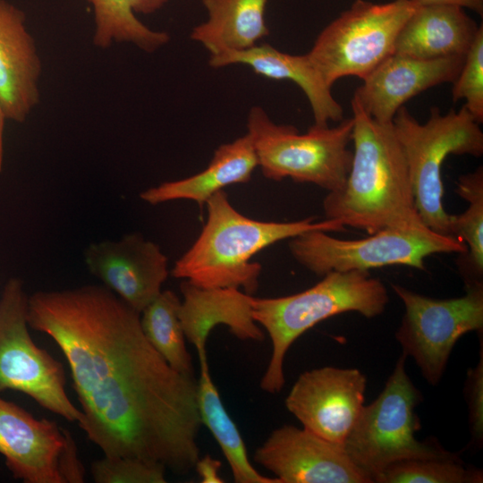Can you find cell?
Here are the masks:
<instances>
[{"mask_svg":"<svg viewBox=\"0 0 483 483\" xmlns=\"http://www.w3.org/2000/svg\"><path fill=\"white\" fill-rule=\"evenodd\" d=\"M366 386L357 369L326 366L301 373L284 403L304 428L343 446L364 406Z\"/></svg>","mask_w":483,"mask_h":483,"instance_id":"13","label":"cell"},{"mask_svg":"<svg viewBox=\"0 0 483 483\" xmlns=\"http://www.w3.org/2000/svg\"><path fill=\"white\" fill-rule=\"evenodd\" d=\"M479 29L462 8L417 6L401 29L393 54L419 59L465 56Z\"/></svg>","mask_w":483,"mask_h":483,"instance_id":"20","label":"cell"},{"mask_svg":"<svg viewBox=\"0 0 483 483\" xmlns=\"http://www.w3.org/2000/svg\"><path fill=\"white\" fill-rule=\"evenodd\" d=\"M180 304L174 292L161 291L140 313L141 328L149 343L174 370L195 376L179 318Z\"/></svg>","mask_w":483,"mask_h":483,"instance_id":"26","label":"cell"},{"mask_svg":"<svg viewBox=\"0 0 483 483\" xmlns=\"http://www.w3.org/2000/svg\"><path fill=\"white\" fill-rule=\"evenodd\" d=\"M166 471L161 463L136 457L104 455L91 465L97 483H165Z\"/></svg>","mask_w":483,"mask_h":483,"instance_id":"29","label":"cell"},{"mask_svg":"<svg viewBox=\"0 0 483 483\" xmlns=\"http://www.w3.org/2000/svg\"><path fill=\"white\" fill-rule=\"evenodd\" d=\"M392 124L405 156L415 207L422 223L436 233L450 236V214L443 203L441 167L450 155L482 156L479 123L464 106L445 114L434 106L424 123L402 106Z\"/></svg>","mask_w":483,"mask_h":483,"instance_id":"5","label":"cell"},{"mask_svg":"<svg viewBox=\"0 0 483 483\" xmlns=\"http://www.w3.org/2000/svg\"><path fill=\"white\" fill-rule=\"evenodd\" d=\"M416 7L411 0H355L321 30L307 54L330 87L343 77L363 80L394 53Z\"/></svg>","mask_w":483,"mask_h":483,"instance_id":"9","label":"cell"},{"mask_svg":"<svg viewBox=\"0 0 483 483\" xmlns=\"http://www.w3.org/2000/svg\"><path fill=\"white\" fill-rule=\"evenodd\" d=\"M30 328L64 355L81 406L78 424L105 456L136 457L186 475L199 458L198 379L147 340L140 313L103 285L29 296Z\"/></svg>","mask_w":483,"mask_h":483,"instance_id":"1","label":"cell"},{"mask_svg":"<svg viewBox=\"0 0 483 483\" xmlns=\"http://www.w3.org/2000/svg\"><path fill=\"white\" fill-rule=\"evenodd\" d=\"M406 358L402 353L384 389L373 402L363 406L343 443L348 457L372 482L401 461L457 456L438 445L416 439L420 421L415 408L422 395L405 371Z\"/></svg>","mask_w":483,"mask_h":483,"instance_id":"7","label":"cell"},{"mask_svg":"<svg viewBox=\"0 0 483 483\" xmlns=\"http://www.w3.org/2000/svg\"><path fill=\"white\" fill-rule=\"evenodd\" d=\"M198 406L201 423L211 432L227 460L236 483H281L260 474L250 463L244 441L226 411L214 384L207 356L199 357Z\"/></svg>","mask_w":483,"mask_h":483,"instance_id":"24","label":"cell"},{"mask_svg":"<svg viewBox=\"0 0 483 483\" xmlns=\"http://www.w3.org/2000/svg\"><path fill=\"white\" fill-rule=\"evenodd\" d=\"M41 72L24 13L0 0V104L7 119L22 123L38 104Z\"/></svg>","mask_w":483,"mask_h":483,"instance_id":"17","label":"cell"},{"mask_svg":"<svg viewBox=\"0 0 483 483\" xmlns=\"http://www.w3.org/2000/svg\"><path fill=\"white\" fill-rule=\"evenodd\" d=\"M183 297L179 318L185 338L198 356L207 355L209 332L219 324L241 340L262 341L264 333L251 316L250 296L236 288L202 289L187 281L181 284Z\"/></svg>","mask_w":483,"mask_h":483,"instance_id":"19","label":"cell"},{"mask_svg":"<svg viewBox=\"0 0 483 483\" xmlns=\"http://www.w3.org/2000/svg\"><path fill=\"white\" fill-rule=\"evenodd\" d=\"M88 1L94 13L92 41L98 48H108L114 43H130L147 53H153L170 40L166 32L148 28L136 16V13H153L168 0Z\"/></svg>","mask_w":483,"mask_h":483,"instance_id":"23","label":"cell"},{"mask_svg":"<svg viewBox=\"0 0 483 483\" xmlns=\"http://www.w3.org/2000/svg\"><path fill=\"white\" fill-rule=\"evenodd\" d=\"M416 6L451 5L470 9L482 16L483 0H411Z\"/></svg>","mask_w":483,"mask_h":483,"instance_id":"32","label":"cell"},{"mask_svg":"<svg viewBox=\"0 0 483 483\" xmlns=\"http://www.w3.org/2000/svg\"><path fill=\"white\" fill-rule=\"evenodd\" d=\"M0 454L25 483H81L85 470L69 431L0 396Z\"/></svg>","mask_w":483,"mask_h":483,"instance_id":"12","label":"cell"},{"mask_svg":"<svg viewBox=\"0 0 483 483\" xmlns=\"http://www.w3.org/2000/svg\"><path fill=\"white\" fill-rule=\"evenodd\" d=\"M452 99L464 100V107L479 124L483 122V26L464 57L463 65L453 82Z\"/></svg>","mask_w":483,"mask_h":483,"instance_id":"28","label":"cell"},{"mask_svg":"<svg viewBox=\"0 0 483 483\" xmlns=\"http://www.w3.org/2000/svg\"><path fill=\"white\" fill-rule=\"evenodd\" d=\"M220 467L221 462L219 461L206 455L199 458L194 469L202 483H222L224 480L219 475Z\"/></svg>","mask_w":483,"mask_h":483,"instance_id":"31","label":"cell"},{"mask_svg":"<svg viewBox=\"0 0 483 483\" xmlns=\"http://www.w3.org/2000/svg\"><path fill=\"white\" fill-rule=\"evenodd\" d=\"M352 129L351 117L334 127L313 124L301 133L293 125L275 123L258 106L250 109L247 118V133L266 178H290L327 192L340 190L347 179L352 160L348 148Z\"/></svg>","mask_w":483,"mask_h":483,"instance_id":"6","label":"cell"},{"mask_svg":"<svg viewBox=\"0 0 483 483\" xmlns=\"http://www.w3.org/2000/svg\"><path fill=\"white\" fill-rule=\"evenodd\" d=\"M267 0H202L208 19L195 26L191 38L209 56L250 49L269 35Z\"/></svg>","mask_w":483,"mask_h":483,"instance_id":"22","label":"cell"},{"mask_svg":"<svg viewBox=\"0 0 483 483\" xmlns=\"http://www.w3.org/2000/svg\"><path fill=\"white\" fill-rule=\"evenodd\" d=\"M206 207L208 218L199 237L171 270L174 277L202 289L242 288L252 295L262 267L251 258L258 251L309 231L345 229L337 220L312 216L291 222L252 219L236 210L223 190Z\"/></svg>","mask_w":483,"mask_h":483,"instance_id":"3","label":"cell"},{"mask_svg":"<svg viewBox=\"0 0 483 483\" xmlns=\"http://www.w3.org/2000/svg\"><path fill=\"white\" fill-rule=\"evenodd\" d=\"M6 119L5 113L0 104V172L3 169L4 164V130Z\"/></svg>","mask_w":483,"mask_h":483,"instance_id":"33","label":"cell"},{"mask_svg":"<svg viewBox=\"0 0 483 483\" xmlns=\"http://www.w3.org/2000/svg\"><path fill=\"white\" fill-rule=\"evenodd\" d=\"M391 287L405 309L396 340L427 382L436 386L456 342L469 332L483 331V282L465 284L466 293L450 299L428 297L395 284Z\"/></svg>","mask_w":483,"mask_h":483,"instance_id":"11","label":"cell"},{"mask_svg":"<svg viewBox=\"0 0 483 483\" xmlns=\"http://www.w3.org/2000/svg\"><path fill=\"white\" fill-rule=\"evenodd\" d=\"M258 159L249 133L220 145L208 165L191 176L165 182L143 191L140 197L146 203L157 205L177 199L196 202L200 208L225 187L250 181Z\"/></svg>","mask_w":483,"mask_h":483,"instance_id":"21","label":"cell"},{"mask_svg":"<svg viewBox=\"0 0 483 483\" xmlns=\"http://www.w3.org/2000/svg\"><path fill=\"white\" fill-rule=\"evenodd\" d=\"M289 250L302 267L318 275L337 271H369L387 266L425 270V259L433 254L466 251L461 241L428 227L383 228L357 240L339 239L313 230L289 239Z\"/></svg>","mask_w":483,"mask_h":483,"instance_id":"8","label":"cell"},{"mask_svg":"<svg viewBox=\"0 0 483 483\" xmlns=\"http://www.w3.org/2000/svg\"><path fill=\"white\" fill-rule=\"evenodd\" d=\"M208 63L212 68L242 64L267 79L292 80L305 94L316 126H328L330 123L344 119L343 109L335 99L332 87L326 82L307 53L292 55L264 43L244 51L211 55Z\"/></svg>","mask_w":483,"mask_h":483,"instance_id":"18","label":"cell"},{"mask_svg":"<svg viewBox=\"0 0 483 483\" xmlns=\"http://www.w3.org/2000/svg\"><path fill=\"white\" fill-rule=\"evenodd\" d=\"M479 470L468 469L457 456L443 459L405 460L391 464L379 473L377 483H479Z\"/></svg>","mask_w":483,"mask_h":483,"instance_id":"27","label":"cell"},{"mask_svg":"<svg viewBox=\"0 0 483 483\" xmlns=\"http://www.w3.org/2000/svg\"><path fill=\"white\" fill-rule=\"evenodd\" d=\"M253 459L281 483L372 482L343 446L292 425L273 430L255 450Z\"/></svg>","mask_w":483,"mask_h":483,"instance_id":"14","label":"cell"},{"mask_svg":"<svg viewBox=\"0 0 483 483\" xmlns=\"http://www.w3.org/2000/svg\"><path fill=\"white\" fill-rule=\"evenodd\" d=\"M455 192L469 203L462 214L450 215V236L461 241L466 251L457 260L464 284L483 282V168L459 177Z\"/></svg>","mask_w":483,"mask_h":483,"instance_id":"25","label":"cell"},{"mask_svg":"<svg viewBox=\"0 0 483 483\" xmlns=\"http://www.w3.org/2000/svg\"><path fill=\"white\" fill-rule=\"evenodd\" d=\"M389 301L385 284L369 271H332L312 287L288 296H250L251 316L264 327L272 354L260 387L277 394L284 386V360L294 341L318 323L354 311L368 318L381 315Z\"/></svg>","mask_w":483,"mask_h":483,"instance_id":"4","label":"cell"},{"mask_svg":"<svg viewBox=\"0 0 483 483\" xmlns=\"http://www.w3.org/2000/svg\"><path fill=\"white\" fill-rule=\"evenodd\" d=\"M465 56L419 59L392 54L356 89L353 98L372 119L392 123L403 104L442 83L453 82Z\"/></svg>","mask_w":483,"mask_h":483,"instance_id":"16","label":"cell"},{"mask_svg":"<svg viewBox=\"0 0 483 483\" xmlns=\"http://www.w3.org/2000/svg\"><path fill=\"white\" fill-rule=\"evenodd\" d=\"M84 262L103 286L139 313L161 292L169 275L159 246L138 233L89 244Z\"/></svg>","mask_w":483,"mask_h":483,"instance_id":"15","label":"cell"},{"mask_svg":"<svg viewBox=\"0 0 483 483\" xmlns=\"http://www.w3.org/2000/svg\"><path fill=\"white\" fill-rule=\"evenodd\" d=\"M353 152L343 186L323 200L327 219L372 234L427 227L415 207L408 166L392 123L369 116L352 97Z\"/></svg>","mask_w":483,"mask_h":483,"instance_id":"2","label":"cell"},{"mask_svg":"<svg viewBox=\"0 0 483 483\" xmlns=\"http://www.w3.org/2000/svg\"><path fill=\"white\" fill-rule=\"evenodd\" d=\"M23 283L11 277L0 297V392L15 390L44 409L79 424L82 412L65 391L64 369L32 340Z\"/></svg>","mask_w":483,"mask_h":483,"instance_id":"10","label":"cell"},{"mask_svg":"<svg viewBox=\"0 0 483 483\" xmlns=\"http://www.w3.org/2000/svg\"><path fill=\"white\" fill-rule=\"evenodd\" d=\"M480 341V359L475 368L469 369L464 394L468 404L471 445L479 448L483 444V344Z\"/></svg>","mask_w":483,"mask_h":483,"instance_id":"30","label":"cell"}]
</instances>
